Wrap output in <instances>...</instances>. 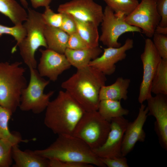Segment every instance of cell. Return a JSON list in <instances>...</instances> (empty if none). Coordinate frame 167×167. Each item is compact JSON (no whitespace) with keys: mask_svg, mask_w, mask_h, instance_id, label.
<instances>
[{"mask_svg":"<svg viewBox=\"0 0 167 167\" xmlns=\"http://www.w3.org/2000/svg\"><path fill=\"white\" fill-rule=\"evenodd\" d=\"M53 0H30L32 7L36 9L40 7L49 6Z\"/></svg>","mask_w":167,"mask_h":167,"instance_id":"36","label":"cell"},{"mask_svg":"<svg viewBox=\"0 0 167 167\" xmlns=\"http://www.w3.org/2000/svg\"><path fill=\"white\" fill-rule=\"evenodd\" d=\"M98 111L105 120L110 122L113 118L127 115L129 110L123 108L121 101L103 100L100 101Z\"/></svg>","mask_w":167,"mask_h":167,"instance_id":"23","label":"cell"},{"mask_svg":"<svg viewBox=\"0 0 167 167\" xmlns=\"http://www.w3.org/2000/svg\"><path fill=\"white\" fill-rule=\"evenodd\" d=\"M110 129V122L104 119L97 110L86 112L72 135L82 140L93 149L104 143Z\"/></svg>","mask_w":167,"mask_h":167,"instance_id":"6","label":"cell"},{"mask_svg":"<svg viewBox=\"0 0 167 167\" xmlns=\"http://www.w3.org/2000/svg\"><path fill=\"white\" fill-rule=\"evenodd\" d=\"M58 11L70 14L79 20L92 22L98 27L103 13L102 6L93 0H71L60 4Z\"/></svg>","mask_w":167,"mask_h":167,"instance_id":"12","label":"cell"},{"mask_svg":"<svg viewBox=\"0 0 167 167\" xmlns=\"http://www.w3.org/2000/svg\"><path fill=\"white\" fill-rule=\"evenodd\" d=\"M143 75L139 88L138 101L141 104L152 96V82L162 58L150 38L145 40L143 52L140 55Z\"/></svg>","mask_w":167,"mask_h":167,"instance_id":"10","label":"cell"},{"mask_svg":"<svg viewBox=\"0 0 167 167\" xmlns=\"http://www.w3.org/2000/svg\"><path fill=\"white\" fill-rule=\"evenodd\" d=\"M151 91L155 95H167V59H162L152 80Z\"/></svg>","mask_w":167,"mask_h":167,"instance_id":"25","label":"cell"},{"mask_svg":"<svg viewBox=\"0 0 167 167\" xmlns=\"http://www.w3.org/2000/svg\"><path fill=\"white\" fill-rule=\"evenodd\" d=\"M93 165L83 163L62 161L55 159H49L48 167H93Z\"/></svg>","mask_w":167,"mask_h":167,"instance_id":"34","label":"cell"},{"mask_svg":"<svg viewBox=\"0 0 167 167\" xmlns=\"http://www.w3.org/2000/svg\"><path fill=\"white\" fill-rule=\"evenodd\" d=\"M167 95L158 94L148 99V115L155 117V130L161 146L167 149Z\"/></svg>","mask_w":167,"mask_h":167,"instance_id":"15","label":"cell"},{"mask_svg":"<svg viewBox=\"0 0 167 167\" xmlns=\"http://www.w3.org/2000/svg\"><path fill=\"white\" fill-rule=\"evenodd\" d=\"M23 6L25 9H28V3L26 0H20Z\"/></svg>","mask_w":167,"mask_h":167,"instance_id":"38","label":"cell"},{"mask_svg":"<svg viewBox=\"0 0 167 167\" xmlns=\"http://www.w3.org/2000/svg\"><path fill=\"white\" fill-rule=\"evenodd\" d=\"M45 8V11L42 14L45 24L49 26L60 28L62 23V14L55 13L49 6Z\"/></svg>","mask_w":167,"mask_h":167,"instance_id":"29","label":"cell"},{"mask_svg":"<svg viewBox=\"0 0 167 167\" xmlns=\"http://www.w3.org/2000/svg\"><path fill=\"white\" fill-rule=\"evenodd\" d=\"M62 14V23L60 28L69 35L77 32L76 24L74 18L69 14Z\"/></svg>","mask_w":167,"mask_h":167,"instance_id":"32","label":"cell"},{"mask_svg":"<svg viewBox=\"0 0 167 167\" xmlns=\"http://www.w3.org/2000/svg\"><path fill=\"white\" fill-rule=\"evenodd\" d=\"M106 80V75L88 66L77 69L75 73L62 83L61 86L85 112H90L98 110L100 92Z\"/></svg>","mask_w":167,"mask_h":167,"instance_id":"1","label":"cell"},{"mask_svg":"<svg viewBox=\"0 0 167 167\" xmlns=\"http://www.w3.org/2000/svg\"><path fill=\"white\" fill-rule=\"evenodd\" d=\"M115 14L126 16L131 14L139 3L138 0H103Z\"/></svg>","mask_w":167,"mask_h":167,"instance_id":"26","label":"cell"},{"mask_svg":"<svg viewBox=\"0 0 167 167\" xmlns=\"http://www.w3.org/2000/svg\"><path fill=\"white\" fill-rule=\"evenodd\" d=\"M15 0H0V13L7 17L15 25H22L28 13Z\"/></svg>","mask_w":167,"mask_h":167,"instance_id":"21","label":"cell"},{"mask_svg":"<svg viewBox=\"0 0 167 167\" xmlns=\"http://www.w3.org/2000/svg\"><path fill=\"white\" fill-rule=\"evenodd\" d=\"M156 9L161 18L159 25L167 27V0H158L156 3Z\"/></svg>","mask_w":167,"mask_h":167,"instance_id":"35","label":"cell"},{"mask_svg":"<svg viewBox=\"0 0 167 167\" xmlns=\"http://www.w3.org/2000/svg\"><path fill=\"white\" fill-rule=\"evenodd\" d=\"M102 52L98 46L80 50L67 48L64 54L71 66L79 69L88 66L91 61L99 56Z\"/></svg>","mask_w":167,"mask_h":167,"instance_id":"18","label":"cell"},{"mask_svg":"<svg viewBox=\"0 0 167 167\" xmlns=\"http://www.w3.org/2000/svg\"><path fill=\"white\" fill-rule=\"evenodd\" d=\"M12 156L14 162L13 167H48L49 159L38 155L34 151H22L18 144L13 147Z\"/></svg>","mask_w":167,"mask_h":167,"instance_id":"17","label":"cell"},{"mask_svg":"<svg viewBox=\"0 0 167 167\" xmlns=\"http://www.w3.org/2000/svg\"><path fill=\"white\" fill-rule=\"evenodd\" d=\"M27 10V17L23 24L27 34L17 46L25 64L29 69L36 68L37 62L35 56L36 52L41 47L47 48L44 35L46 24L42 13L30 8Z\"/></svg>","mask_w":167,"mask_h":167,"instance_id":"5","label":"cell"},{"mask_svg":"<svg viewBox=\"0 0 167 167\" xmlns=\"http://www.w3.org/2000/svg\"><path fill=\"white\" fill-rule=\"evenodd\" d=\"M44 35L47 48L61 54L67 49L69 35L60 28L45 25Z\"/></svg>","mask_w":167,"mask_h":167,"instance_id":"20","label":"cell"},{"mask_svg":"<svg viewBox=\"0 0 167 167\" xmlns=\"http://www.w3.org/2000/svg\"><path fill=\"white\" fill-rule=\"evenodd\" d=\"M100 158L106 167H129L126 156H121L112 158Z\"/></svg>","mask_w":167,"mask_h":167,"instance_id":"33","label":"cell"},{"mask_svg":"<svg viewBox=\"0 0 167 167\" xmlns=\"http://www.w3.org/2000/svg\"><path fill=\"white\" fill-rule=\"evenodd\" d=\"M129 121L124 116L113 119L110 122V129L107 138L100 147L92 149L99 158H112L122 156V143Z\"/></svg>","mask_w":167,"mask_h":167,"instance_id":"11","label":"cell"},{"mask_svg":"<svg viewBox=\"0 0 167 167\" xmlns=\"http://www.w3.org/2000/svg\"><path fill=\"white\" fill-rule=\"evenodd\" d=\"M45 110L44 124L58 135H72L86 112L66 91H60Z\"/></svg>","mask_w":167,"mask_h":167,"instance_id":"2","label":"cell"},{"mask_svg":"<svg viewBox=\"0 0 167 167\" xmlns=\"http://www.w3.org/2000/svg\"><path fill=\"white\" fill-rule=\"evenodd\" d=\"M158 0H155V1L157 2Z\"/></svg>","mask_w":167,"mask_h":167,"instance_id":"39","label":"cell"},{"mask_svg":"<svg viewBox=\"0 0 167 167\" xmlns=\"http://www.w3.org/2000/svg\"><path fill=\"white\" fill-rule=\"evenodd\" d=\"M155 33L166 35L167 34V27H161L158 25L156 28Z\"/></svg>","mask_w":167,"mask_h":167,"instance_id":"37","label":"cell"},{"mask_svg":"<svg viewBox=\"0 0 167 167\" xmlns=\"http://www.w3.org/2000/svg\"><path fill=\"white\" fill-rule=\"evenodd\" d=\"M148 109L141 104L138 115L132 122H129L125 131L121 148L122 156H126L133 149L138 142H143L146 138L143 126L148 116Z\"/></svg>","mask_w":167,"mask_h":167,"instance_id":"16","label":"cell"},{"mask_svg":"<svg viewBox=\"0 0 167 167\" xmlns=\"http://www.w3.org/2000/svg\"><path fill=\"white\" fill-rule=\"evenodd\" d=\"M4 34L12 36L16 41V45L11 50V53H13L16 51L18 44L26 36L27 32L23 24L9 27L0 24V36Z\"/></svg>","mask_w":167,"mask_h":167,"instance_id":"27","label":"cell"},{"mask_svg":"<svg viewBox=\"0 0 167 167\" xmlns=\"http://www.w3.org/2000/svg\"><path fill=\"white\" fill-rule=\"evenodd\" d=\"M22 64L0 62V105L13 113L19 107L22 92L28 85Z\"/></svg>","mask_w":167,"mask_h":167,"instance_id":"4","label":"cell"},{"mask_svg":"<svg viewBox=\"0 0 167 167\" xmlns=\"http://www.w3.org/2000/svg\"><path fill=\"white\" fill-rule=\"evenodd\" d=\"M154 45L161 58L167 59V36L155 33L153 36Z\"/></svg>","mask_w":167,"mask_h":167,"instance_id":"30","label":"cell"},{"mask_svg":"<svg viewBox=\"0 0 167 167\" xmlns=\"http://www.w3.org/2000/svg\"><path fill=\"white\" fill-rule=\"evenodd\" d=\"M75 19L77 32L89 47L99 46L100 36L98 27L91 22L82 21L75 18Z\"/></svg>","mask_w":167,"mask_h":167,"instance_id":"22","label":"cell"},{"mask_svg":"<svg viewBox=\"0 0 167 167\" xmlns=\"http://www.w3.org/2000/svg\"><path fill=\"white\" fill-rule=\"evenodd\" d=\"M90 48L77 32L69 35L67 48L80 50Z\"/></svg>","mask_w":167,"mask_h":167,"instance_id":"31","label":"cell"},{"mask_svg":"<svg viewBox=\"0 0 167 167\" xmlns=\"http://www.w3.org/2000/svg\"><path fill=\"white\" fill-rule=\"evenodd\" d=\"M29 69V83L22 92L19 108L23 111H31L39 114L45 110L54 91L45 93L44 89L49 84V80L41 76L36 68Z\"/></svg>","mask_w":167,"mask_h":167,"instance_id":"7","label":"cell"},{"mask_svg":"<svg viewBox=\"0 0 167 167\" xmlns=\"http://www.w3.org/2000/svg\"><path fill=\"white\" fill-rule=\"evenodd\" d=\"M15 144L8 140L0 139V167H10L12 165V149Z\"/></svg>","mask_w":167,"mask_h":167,"instance_id":"28","label":"cell"},{"mask_svg":"<svg viewBox=\"0 0 167 167\" xmlns=\"http://www.w3.org/2000/svg\"><path fill=\"white\" fill-rule=\"evenodd\" d=\"M39 51L41 55L37 70L41 76L55 82L60 75L71 68V66L64 54L48 48L40 49Z\"/></svg>","mask_w":167,"mask_h":167,"instance_id":"13","label":"cell"},{"mask_svg":"<svg viewBox=\"0 0 167 167\" xmlns=\"http://www.w3.org/2000/svg\"><path fill=\"white\" fill-rule=\"evenodd\" d=\"M156 3L155 0H141L133 11L126 17V21L140 28L147 37H152L161 20Z\"/></svg>","mask_w":167,"mask_h":167,"instance_id":"9","label":"cell"},{"mask_svg":"<svg viewBox=\"0 0 167 167\" xmlns=\"http://www.w3.org/2000/svg\"><path fill=\"white\" fill-rule=\"evenodd\" d=\"M133 45V40L128 38L124 44L119 47L104 48L102 54L91 61L88 66L97 69L106 75H111L116 70L115 64L126 58V52L132 49Z\"/></svg>","mask_w":167,"mask_h":167,"instance_id":"14","label":"cell"},{"mask_svg":"<svg viewBox=\"0 0 167 167\" xmlns=\"http://www.w3.org/2000/svg\"><path fill=\"white\" fill-rule=\"evenodd\" d=\"M13 113L9 109L0 105V139L8 140L15 144L21 142L26 143L18 135L12 133L10 131L8 123Z\"/></svg>","mask_w":167,"mask_h":167,"instance_id":"24","label":"cell"},{"mask_svg":"<svg viewBox=\"0 0 167 167\" xmlns=\"http://www.w3.org/2000/svg\"><path fill=\"white\" fill-rule=\"evenodd\" d=\"M45 148L34 150L48 159L78 162L105 167L99 157L80 139L70 135H61Z\"/></svg>","mask_w":167,"mask_h":167,"instance_id":"3","label":"cell"},{"mask_svg":"<svg viewBox=\"0 0 167 167\" xmlns=\"http://www.w3.org/2000/svg\"><path fill=\"white\" fill-rule=\"evenodd\" d=\"M126 16L115 14L106 6L103 11L101 24V33L99 41L107 47L118 48L122 44L118 42L119 37L127 32H141L136 27L128 24L125 21Z\"/></svg>","mask_w":167,"mask_h":167,"instance_id":"8","label":"cell"},{"mask_svg":"<svg viewBox=\"0 0 167 167\" xmlns=\"http://www.w3.org/2000/svg\"><path fill=\"white\" fill-rule=\"evenodd\" d=\"M131 82L130 79L120 77L118 78L112 84L103 86L99 93L100 101L126 100L128 98V90Z\"/></svg>","mask_w":167,"mask_h":167,"instance_id":"19","label":"cell"}]
</instances>
